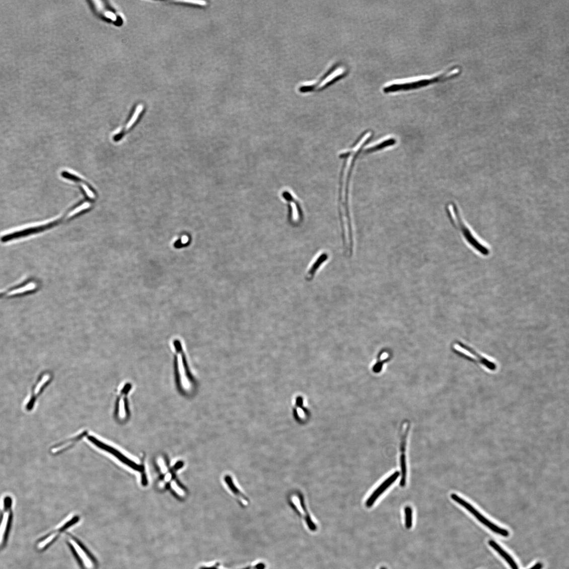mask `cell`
I'll use <instances>...</instances> for the list:
<instances>
[{
	"label": "cell",
	"mask_w": 569,
	"mask_h": 569,
	"mask_svg": "<svg viewBox=\"0 0 569 569\" xmlns=\"http://www.w3.org/2000/svg\"><path fill=\"white\" fill-rule=\"evenodd\" d=\"M291 501L295 509L305 518L307 524L311 528L313 529L314 524L313 522L311 520L308 511L307 510V507L303 496L300 494V495L293 496Z\"/></svg>",
	"instance_id": "obj_12"
},
{
	"label": "cell",
	"mask_w": 569,
	"mask_h": 569,
	"mask_svg": "<svg viewBox=\"0 0 569 569\" xmlns=\"http://www.w3.org/2000/svg\"><path fill=\"white\" fill-rule=\"evenodd\" d=\"M451 497L455 502H456L461 506L464 507L465 509L467 510L470 513L473 515L478 520L482 523L483 525L490 529L493 532L501 535V536L507 537L509 536V533L508 530L503 528H500L496 526L490 521L487 520L479 511L476 510L472 505L468 503L466 501L463 499L459 496L455 494H452Z\"/></svg>",
	"instance_id": "obj_9"
},
{
	"label": "cell",
	"mask_w": 569,
	"mask_h": 569,
	"mask_svg": "<svg viewBox=\"0 0 569 569\" xmlns=\"http://www.w3.org/2000/svg\"><path fill=\"white\" fill-rule=\"evenodd\" d=\"M400 475V473L395 472L388 479H386L369 497L366 502V506L371 508L382 493L393 484Z\"/></svg>",
	"instance_id": "obj_11"
},
{
	"label": "cell",
	"mask_w": 569,
	"mask_h": 569,
	"mask_svg": "<svg viewBox=\"0 0 569 569\" xmlns=\"http://www.w3.org/2000/svg\"><path fill=\"white\" fill-rule=\"evenodd\" d=\"M143 106L142 105H138V106L137 107H136V110H135V112L133 114V115L132 117V118L131 119V120L128 122V124L127 125L126 129V130H128L129 129H130L132 127L133 123L135 122V121L136 120H137L139 116L140 115V114L141 113V112L143 111Z\"/></svg>",
	"instance_id": "obj_20"
},
{
	"label": "cell",
	"mask_w": 569,
	"mask_h": 569,
	"mask_svg": "<svg viewBox=\"0 0 569 569\" xmlns=\"http://www.w3.org/2000/svg\"><path fill=\"white\" fill-rule=\"evenodd\" d=\"M224 481L230 491L243 505L248 504L249 500L243 493L241 489L236 484L233 477L230 475H226L224 477Z\"/></svg>",
	"instance_id": "obj_13"
},
{
	"label": "cell",
	"mask_w": 569,
	"mask_h": 569,
	"mask_svg": "<svg viewBox=\"0 0 569 569\" xmlns=\"http://www.w3.org/2000/svg\"><path fill=\"white\" fill-rule=\"evenodd\" d=\"M87 435V431L80 432L77 436L73 437L72 438L54 446L51 450L52 453L54 454H59L63 452V451L72 448L71 447L75 445L77 442L82 440Z\"/></svg>",
	"instance_id": "obj_14"
},
{
	"label": "cell",
	"mask_w": 569,
	"mask_h": 569,
	"mask_svg": "<svg viewBox=\"0 0 569 569\" xmlns=\"http://www.w3.org/2000/svg\"><path fill=\"white\" fill-rule=\"evenodd\" d=\"M381 569H386V568L384 567H382L381 568Z\"/></svg>",
	"instance_id": "obj_25"
},
{
	"label": "cell",
	"mask_w": 569,
	"mask_h": 569,
	"mask_svg": "<svg viewBox=\"0 0 569 569\" xmlns=\"http://www.w3.org/2000/svg\"><path fill=\"white\" fill-rule=\"evenodd\" d=\"M346 68L340 65H333L324 75L313 85H305L300 87L301 92H318L335 83L346 75Z\"/></svg>",
	"instance_id": "obj_5"
},
{
	"label": "cell",
	"mask_w": 569,
	"mask_h": 569,
	"mask_svg": "<svg viewBox=\"0 0 569 569\" xmlns=\"http://www.w3.org/2000/svg\"><path fill=\"white\" fill-rule=\"evenodd\" d=\"M32 283V280L28 279L6 290L2 291L0 292V299L14 298L15 297H21V296H25L32 294L35 292L37 288H29V286H30V284Z\"/></svg>",
	"instance_id": "obj_10"
},
{
	"label": "cell",
	"mask_w": 569,
	"mask_h": 569,
	"mask_svg": "<svg viewBox=\"0 0 569 569\" xmlns=\"http://www.w3.org/2000/svg\"><path fill=\"white\" fill-rule=\"evenodd\" d=\"M176 2L192 4L201 6H205L207 5V2L204 1H176Z\"/></svg>",
	"instance_id": "obj_22"
},
{
	"label": "cell",
	"mask_w": 569,
	"mask_h": 569,
	"mask_svg": "<svg viewBox=\"0 0 569 569\" xmlns=\"http://www.w3.org/2000/svg\"><path fill=\"white\" fill-rule=\"evenodd\" d=\"M132 389V385L128 382L123 383L118 393L115 406V416L120 422L126 421L130 415L128 395Z\"/></svg>",
	"instance_id": "obj_8"
},
{
	"label": "cell",
	"mask_w": 569,
	"mask_h": 569,
	"mask_svg": "<svg viewBox=\"0 0 569 569\" xmlns=\"http://www.w3.org/2000/svg\"><path fill=\"white\" fill-rule=\"evenodd\" d=\"M14 502L12 497L7 495L3 500L0 510V548L7 544L12 530L14 520Z\"/></svg>",
	"instance_id": "obj_4"
},
{
	"label": "cell",
	"mask_w": 569,
	"mask_h": 569,
	"mask_svg": "<svg viewBox=\"0 0 569 569\" xmlns=\"http://www.w3.org/2000/svg\"><path fill=\"white\" fill-rule=\"evenodd\" d=\"M400 465L402 471V477L400 485L401 487H404L406 484L407 475L406 457L404 452H402L400 457Z\"/></svg>",
	"instance_id": "obj_17"
},
{
	"label": "cell",
	"mask_w": 569,
	"mask_h": 569,
	"mask_svg": "<svg viewBox=\"0 0 569 569\" xmlns=\"http://www.w3.org/2000/svg\"><path fill=\"white\" fill-rule=\"evenodd\" d=\"M328 255L326 253H323L316 260L315 262L312 266L309 271H307L306 276V279L307 281H311L313 279L315 275V273L318 270L321 265L325 262L328 259Z\"/></svg>",
	"instance_id": "obj_16"
},
{
	"label": "cell",
	"mask_w": 569,
	"mask_h": 569,
	"mask_svg": "<svg viewBox=\"0 0 569 569\" xmlns=\"http://www.w3.org/2000/svg\"><path fill=\"white\" fill-rule=\"evenodd\" d=\"M70 536L77 543V544L79 545V547H81L82 550L85 552L86 554L88 556V557H89V559L92 560V562L96 565V564L98 563L97 561L96 560L94 556L92 553H91L88 550V549L85 547V545L83 544V543L81 541H79L76 538L72 536V535H70Z\"/></svg>",
	"instance_id": "obj_18"
},
{
	"label": "cell",
	"mask_w": 569,
	"mask_h": 569,
	"mask_svg": "<svg viewBox=\"0 0 569 569\" xmlns=\"http://www.w3.org/2000/svg\"><path fill=\"white\" fill-rule=\"evenodd\" d=\"M87 438L88 440L97 447V448L110 454L111 456L115 458L123 465L127 466L128 468L132 470L139 473L140 474L141 484L144 486L147 485L149 481L147 480L144 458L141 462L140 463L137 462L117 448L109 445V444L100 440L94 436H89Z\"/></svg>",
	"instance_id": "obj_3"
},
{
	"label": "cell",
	"mask_w": 569,
	"mask_h": 569,
	"mask_svg": "<svg viewBox=\"0 0 569 569\" xmlns=\"http://www.w3.org/2000/svg\"><path fill=\"white\" fill-rule=\"evenodd\" d=\"M69 545L70 548L73 554L74 555L75 558L77 560V562H78L79 565L81 566V567L82 568V569H85V565L83 563V560H82L81 557H80V556H79V555L77 553L76 549L74 548V547H73V546L72 545V544L69 543Z\"/></svg>",
	"instance_id": "obj_21"
},
{
	"label": "cell",
	"mask_w": 569,
	"mask_h": 569,
	"mask_svg": "<svg viewBox=\"0 0 569 569\" xmlns=\"http://www.w3.org/2000/svg\"><path fill=\"white\" fill-rule=\"evenodd\" d=\"M453 349L459 355L473 362L481 364L489 370L494 371L496 369V364L494 362L481 355L473 348L459 341L453 345Z\"/></svg>",
	"instance_id": "obj_7"
},
{
	"label": "cell",
	"mask_w": 569,
	"mask_h": 569,
	"mask_svg": "<svg viewBox=\"0 0 569 569\" xmlns=\"http://www.w3.org/2000/svg\"><path fill=\"white\" fill-rule=\"evenodd\" d=\"M460 73L461 69L459 67H454L434 77L418 78L391 83L386 85L383 90L385 94L406 92V91L415 90L431 84L446 81L447 80L456 77Z\"/></svg>",
	"instance_id": "obj_2"
},
{
	"label": "cell",
	"mask_w": 569,
	"mask_h": 569,
	"mask_svg": "<svg viewBox=\"0 0 569 569\" xmlns=\"http://www.w3.org/2000/svg\"><path fill=\"white\" fill-rule=\"evenodd\" d=\"M172 347L173 349H174L177 356V374L179 382L182 383L185 388H189V386L190 388L192 376L190 375L191 372L189 371V364L187 363V359H186V351L184 350L185 347L183 345V343L181 342L180 340L175 339L172 341Z\"/></svg>",
	"instance_id": "obj_6"
},
{
	"label": "cell",
	"mask_w": 569,
	"mask_h": 569,
	"mask_svg": "<svg viewBox=\"0 0 569 569\" xmlns=\"http://www.w3.org/2000/svg\"><path fill=\"white\" fill-rule=\"evenodd\" d=\"M488 544L494 549L503 558L509 563L512 569H519L517 563L512 558V557L500 547L495 541L490 540Z\"/></svg>",
	"instance_id": "obj_15"
},
{
	"label": "cell",
	"mask_w": 569,
	"mask_h": 569,
	"mask_svg": "<svg viewBox=\"0 0 569 569\" xmlns=\"http://www.w3.org/2000/svg\"><path fill=\"white\" fill-rule=\"evenodd\" d=\"M446 212L451 225L458 232L466 245L481 256H490L491 248L478 237L466 222L457 204L453 202L449 203L446 207Z\"/></svg>",
	"instance_id": "obj_1"
},
{
	"label": "cell",
	"mask_w": 569,
	"mask_h": 569,
	"mask_svg": "<svg viewBox=\"0 0 569 569\" xmlns=\"http://www.w3.org/2000/svg\"><path fill=\"white\" fill-rule=\"evenodd\" d=\"M405 526L407 529H411L412 526V510L411 507H406L405 508Z\"/></svg>",
	"instance_id": "obj_19"
},
{
	"label": "cell",
	"mask_w": 569,
	"mask_h": 569,
	"mask_svg": "<svg viewBox=\"0 0 569 569\" xmlns=\"http://www.w3.org/2000/svg\"><path fill=\"white\" fill-rule=\"evenodd\" d=\"M542 567H543V565H542V563H538L536 565H534L533 567H532L531 568H530L529 569H541L542 568Z\"/></svg>",
	"instance_id": "obj_24"
},
{
	"label": "cell",
	"mask_w": 569,
	"mask_h": 569,
	"mask_svg": "<svg viewBox=\"0 0 569 569\" xmlns=\"http://www.w3.org/2000/svg\"><path fill=\"white\" fill-rule=\"evenodd\" d=\"M82 187L84 188V190L86 191L87 195L89 197H90L91 198H95V195H94V193L92 191H91L90 190V189L85 185L82 184Z\"/></svg>",
	"instance_id": "obj_23"
}]
</instances>
